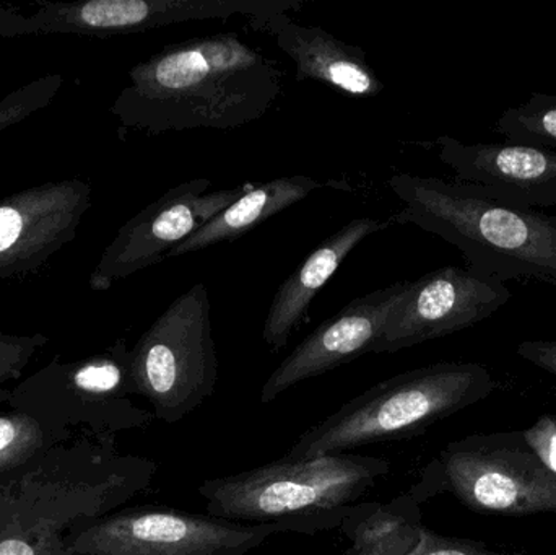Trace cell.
<instances>
[{
    "mask_svg": "<svg viewBox=\"0 0 556 555\" xmlns=\"http://www.w3.org/2000/svg\"><path fill=\"white\" fill-rule=\"evenodd\" d=\"M121 113L152 134L231 130L260 121L278 100L283 74L238 33L188 39L156 52L132 74Z\"/></svg>",
    "mask_w": 556,
    "mask_h": 555,
    "instance_id": "1",
    "label": "cell"
},
{
    "mask_svg": "<svg viewBox=\"0 0 556 555\" xmlns=\"http://www.w3.org/2000/svg\"><path fill=\"white\" fill-rule=\"evenodd\" d=\"M389 188L404 202L394 220L454 244L470 273L503 283L535 279L556 286V215L515 207L456 179L399 173Z\"/></svg>",
    "mask_w": 556,
    "mask_h": 555,
    "instance_id": "2",
    "label": "cell"
},
{
    "mask_svg": "<svg viewBox=\"0 0 556 555\" xmlns=\"http://www.w3.org/2000/svg\"><path fill=\"white\" fill-rule=\"evenodd\" d=\"M391 472L378 456L340 453L267 463L207 479L198 492L207 515L238 524L274 525L278 533L314 537L340 528L359 499Z\"/></svg>",
    "mask_w": 556,
    "mask_h": 555,
    "instance_id": "3",
    "label": "cell"
},
{
    "mask_svg": "<svg viewBox=\"0 0 556 555\" xmlns=\"http://www.w3.org/2000/svg\"><path fill=\"white\" fill-rule=\"evenodd\" d=\"M492 371L476 362H440L379 381L311 427L287 459L340 455L349 450L420 436L428 427L492 396Z\"/></svg>",
    "mask_w": 556,
    "mask_h": 555,
    "instance_id": "4",
    "label": "cell"
},
{
    "mask_svg": "<svg viewBox=\"0 0 556 555\" xmlns=\"http://www.w3.org/2000/svg\"><path fill=\"white\" fill-rule=\"evenodd\" d=\"M408 494L420 504L451 494L470 510L502 517L556 514V475L532 452L522 430L447 443Z\"/></svg>",
    "mask_w": 556,
    "mask_h": 555,
    "instance_id": "5",
    "label": "cell"
},
{
    "mask_svg": "<svg viewBox=\"0 0 556 555\" xmlns=\"http://www.w3.org/2000/svg\"><path fill=\"white\" fill-rule=\"evenodd\" d=\"M137 396L155 419L178 424L214 396L218 357L204 283L169 303L130 354Z\"/></svg>",
    "mask_w": 556,
    "mask_h": 555,
    "instance_id": "6",
    "label": "cell"
},
{
    "mask_svg": "<svg viewBox=\"0 0 556 555\" xmlns=\"http://www.w3.org/2000/svg\"><path fill=\"white\" fill-rule=\"evenodd\" d=\"M278 533L168 507L127 508L93 521L72 544L75 555H248Z\"/></svg>",
    "mask_w": 556,
    "mask_h": 555,
    "instance_id": "7",
    "label": "cell"
},
{
    "mask_svg": "<svg viewBox=\"0 0 556 555\" xmlns=\"http://www.w3.org/2000/svg\"><path fill=\"white\" fill-rule=\"evenodd\" d=\"M498 280L463 267H441L408 282L372 354H392L472 328L495 315L511 300Z\"/></svg>",
    "mask_w": 556,
    "mask_h": 555,
    "instance_id": "8",
    "label": "cell"
},
{
    "mask_svg": "<svg viewBox=\"0 0 556 555\" xmlns=\"http://www.w3.org/2000/svg\"><path fill=\"white\" fill-rule=\"evenodd\" d=\"M407 287L408 282H395L353 299L337 315L317 326L267 378L261 390V403H273L301 381L372 354Z\"/></svg>",
    "mask_w": 556,
    "mask_h": 555,
    "instance_id": "9",
    "label": "cell"
},
{
    "mask_svg": "<svg viewBox=\"0 0 556 555\" xmlns=\"http://www.w3.org/2000/svg\"><path fill=\"white\" fill-rule=\"evenodd\" d=\"M438 156L456 173V181L482 186L515 207L556 205V152L526 143H464L450 136L434 140Z\"/></svg>",
    "mask_w": 556,
    "mask_h": 555,
    "instance_id": "10",
    "label": "cell"
},
{
    "mask_svg": "<svg viewBox=\"0 0 556 555\" xmlns=\"http://www.w3.org/2000/svg\"><path fill=\"white\" fill-rule=\"evenodd\" d=\"M211 185L207 178L181 182L137 215L114 247L111 270L126 276L160 263L169 251L254 188L253 182H244L237 188L208 192Z\"/></svg>",
    "mask_w": 556,
    "mask_h": 555,
    "instance_id": "11",
    "label": "cell"
},
{
    "mask_svg": "<svg viewBox=\"0 0 556 555\" xmlns=\"http://www.w3.org/2000/svg\"><path fill=\"white\" fill-rule=\"evenodd\" d=\"M273 36L278 49L296 65V80H316L355 98L378 97L384 85L358 46L349 45L320 26L293 22L287 13L248 20Z\"/></svg>",
    "mask_w": 556,
    "mask_h": 555,
    "instance_id": "12",
    "label": "cell"
},
{
    "mask_svg": "<svg viewBox=\"0 0 556 555\" xmlns=\"http://www.w3.org/2000/svg\"><path fill=\"white\" fill-rule=\"evenodd\" d=\"M389 220L362 217L349 222L332 237L324 240L278 287L264 321L263 339L273 351L288 344L298 326L309 312L311 302L332 279L343 261L366 238L386 230Z\"/></svg>",
    "mask_w": 556,
    "mask_h": 555,
    "instance_id": "13",
    "label": "cell"
},
{
    "mask_svg": "<svg viewBox=\"0 0 556 555\" xmlns=\"http://www.w3.org/2000/svg\"><path fill=\"white\" fill-rule=\"evenodd\" d=\"M304 0H93L81 7V22L104 31H139L202 20L257 16L300 10Z\"/></svg>",
    "mask_w": 556,
    "mask_h": 555,
    "instance_id": "14",
    "label": "cell"
},
{
    "mask_svg": "<svg viewBox=\"0 0 556 555\" xmlns=\"http://www.w3.org/2000/svg\"><path fill=\"white\" fill-rule=\"evenodd\" d=\"M71 422L87 424L97 433L111 437L119 430L152 426V411L140 409L130 396L137 394L132 362L124 345L108 357L87 362L72 374Z\"/></svg>",
    "mask_w": 556,
    "mask_h": 555,
    "instance_id": "15",
    "label": "cell"
},
{
    "mask_svg": "<svg viewBox=\"0 0 556 555\" xmlns=\"http://www.w3.org/2000/svg\"><path fill=\"white\" fill-rule=\"evenodd\" d=\"M323 186V182L309 176H287L264 185H254L253 189L241 195L233 204L228 205L220 214L215 215L201 230L195 231L188 240L169 251L165 260L207 250L225 241L228 243V241L238 240L267 218L303 201L311 192Z\"/></svg>",
    "mask_w": 556,
    "mask_h": 555,
    "instance_id": "16",
    "label": "cell"
},
{
    "mask_svg": "<svg viewBox=\"0 0 556 555\" xmlns=\"http://www.w3.org/2000/svg\"><path fill=\"white\" fill-rule=\"evenodd\" d=\"M421 504L408 492L389 502H358L340 525L342 555H408L420 543Z\"/></svg>",
    "mask_w": 556,
    "mask_h": 555,
    "instance_id": "17",
    "label": "cell"
},
{
    "mask_svg": "<svg viewBox=\"0 0 556 555\" xmlns=\"http://www.w3.org/2000/svg\"><path fill=\"white\" fill-rule=\"evenodd\" d=\"M51 424H39L25 411L0 414V481L18 475L52 443Z\"/></svg>",
    "mask_w": 556,
    "mask_h": 555,
    "instance_id": "18",
    "label": "cell"
},
{
    "mask_svg": "<svg viewBox=\"0 0 556 555\" xmlns=\"http://www.w3.org/2000/svg\"><path fill=\"white\" fill-rule=\"evenodd\" d=\"M495 130L509 142L556 152V94L534 91L521 106L508 108L496 121Z\"/></svg>",
    "mask_w": 556,
    "mask_h": 555,
    "instance_id": "19",
    "label": "cell"
},
{
    "mask_svg": "<svg viewBox=\"0 0 556 555\" xmlns=\"http://www.w3.org/2000/svg\"><path fill=\"white\" fill-rule=\"evenodd\" d=\"M408 555H528L526 553H506L490 550L480 541L463 540V538L441 537L424 527L420 543Z\"/></svg>",
    "mask_w": 556,
    "mask_h": 555,
    "instance_id": "20",
    "label": "cell"
},
{
    "mask_svg": "<svg viewBox=\"0 0 556 555\" xmlns=\"http://www.w3.org/2000/svg\"><path fill=\"white\" fill-rule=\"evenodd\" d=\"M528 445L538 458L544 463L545 468L556 475V416L555 414H542L538 422L529 429L522 430Z\"/></svg>",
    "mask_w": 556,
    "mask_h": 555,
    "instance_id": "21",
    "label": "cell"
},
{
    "mask_svg": "<svg viewBox=\"0 0 556 555\" xmlns=\"http://www.w3.org/2000/svg\"><path fill=\"white\" fill-rule=\"evenodd\" d=\"M518 355L529 364L556 377V341L532 339L518 345Z\"/></svg>",
    "mask_w": 556,
    "mask_h": 555,
    "instance_id": "22",
    "label": "cell"
},
{
    "mask_svg": "<svg viewBox=\"0 0 556 555\" xmlns=\"http://www.w3.org/2000/svg\"><path fill=\"white\" fill-rule=\"evenodd\" d=\"M22 215L12 207L0 209V253L9 250L22 231Z\"/></svg>",
    "mask_w": 556,
    "mask_h": 555,
    "instance_id": "23",
    "label": "cell"
},
{
    "mask_svg": "<svg viewBox=\"0 0 556 555\" xmlns=\"http://www.w3.org/2000/svg\"><path fill=\"white\" fill-rule=\"evenodd\" d=\"M0 555H36V551L26 541L10 538L0 543Z\"/></svg>",
    "mask_w": 556,
    "mask_h": 555,
    "instance_id": "24",
    "label": "cell"
}]
</instances>
